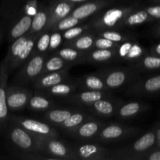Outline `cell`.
<instances>
[{
  "instance_id": "obj_1",
  "label": "cell",
  "mask_w": 160,
  "mask_h": 160,
  "mask_svg": "<svg viewBox=\"0 0 160 160\" xmlns=\"http://www.w3.org/2000/svg\"><path fill=\"white\" fill-rule=\"evenodd\" d=\"M4 132H6L8 144L17 152L24 155L40 153L36 136L19 125L9 122Z\"/></svg>"
},
{
  "instance_id": "obj_2",
  "label": "cell",
  "mask_w": 160,
  "mask_h": 160,
  "mask_svg": "<svg viewBox=\"0 0 160 160\" xmlns=\"http://www.w3.org/2000/svg\"><path fill=\"white\" fill-rule=\"evenodd\" d=\"M135 9L133 6H121L96 14L90 26L97 31L116 30L124 25L127 15Z\"/></svg>"
},
{
  "instance_id": "obj_3",
  "label": "cell",
  "mask_w": 160,
  "mask_h": 160,
  "mask_svg": "<svg viewBox=\"0 0 160 160\" xmlns=\"http://www.w3.org/2000/svg\"><path fill=\"white\" fill-rule=\"evenodd\" d=\"M46 53H34L22 65L13 78V83L19 85H27L33 83L42 73L44 64L48 57Z\"/></svg>"
},
{
  "instance_id": "obj_4",
  "label": "cell",
  "mask_w": 160,
  "mask_h": 160,
  "mask_svg": "<svg viewBox=\"0 0 160 160\" xmlns=\"http://www.w3.org/2000/svg\"><path fill=\"white\" fill-rule=\"evenodd\" d=\"M104 81L109 90L130 84L140 79L139 71L135 68H103L97 72Z\"/></svg>"
},
{
  "instance_id": "obj_5",
  "label": "cell",
  "mask_w": 160,
  "mask_h": 160,
  "mask_svg": "<svg viewBox=\"0 0 160 160\" xmlns=\"http://www.w3.org/2000/svg\"><path fill=\"white\" fill-rule=\"evenodd\" d=\"M41 153L51 156L53 159H78L74 148L54 137H38Z\"/></svg>"
},
{
  "instance_id": "obj_6",
  "label": "cell",
  "mask_w": 160,
  "mask_h": 160,
  "mask_svg": "<svg viewBox=\"0 0 160 160\" xmlns=\"http://www.w3.org/2000/svg\"><path fill=\"white\" fill-rule=\"evenodd\" d=\"M33 92L24 85L13 84L6 88V103L9 111H20L28 106Z\"/></svg>"
},
{
  "instance_id": "obj_7",
  "label": "cell",
  "mask_w": 160,
  "mask_h": 160,
  "mask_svg": "<svg viewBox=\"0 0 160 160\" xmlns=\"http://www.w3.org/2000/svg\"><path fill=\"white\" fill-rule=\"evenodd\" d=\"M9 122L19 125L29 133L38 137H54L58 138L57 131L50 125L29 118L24 117H9Z\"/></svg>"
},
{
  "instance_id": "obj_8",
  "label": "cell",
  "mask_w": 160,
  "mask_h": 160,
  "mask_svg": "<svg viewBox=\"0 0 160 160\" xmlns=\"http://www.w3.org/2000/svg\"><path fill=\"white\" fill-rule=\"evenodd\" d=\"M146 55V50L136 41L128 39L118 44L115 61H123L135 64Z\"/></svg>"
},
{
  "instance_id": "obj_9",
  "label": "cell",
  "mask_w": 160,
  "mask_h": 160,
  "mask_svg": "<svg viewBox=\"0 0 160 160\" xmlns=\"http://www.w3.org/2000/svg\"><path fill=\"white\" fill-rule=\"evenodd\" d=\"M160 92V74L145 80H137L130 84L126 94L130 95H152Z\"/></svg>"
},
{
  "instance_id": "obj_10",
  "label": "cell",
  "mask_w": 160,
  "mask_h": 160,
  "mask_svg": "<svg viewBox=\"0 0 160 160\" xmlns=\"http://www.w3.org/2000/svg\"><path fill=\"white\" fill-rule=\"evenodd\" d=\"M73 148L78 159L105 160L114 159V157L111 156V152L95 144L78 145Z\"/></svg>"
},
{
  "instance_id": "obj_11",
  "label": "cell",
  "mask_w": 160,
  "mask_h": 160,
  "mask_svg": "<svg viewBox=\"0 0 160 160\" xmlns=\"http://www.w3.org/2000/svg\"><path fill=\"white\" fill-rule=\"evenodd\" d=\"M76 4L63 1V0H53L49 4V22L45 31H50L53 27L59 20L70 15Z\"/></svg>"
},
{
  "instance_id": "obj_12",
  "label": "cell",
  "mask_w": 160,
  "mask_h": 160,
  "mask_svg": "<svg viewBox=\"0 0 160 160\" xmlns=\"http://www.w3.org/2000/svg\"><path fill=\"white\" fill-rule=\"evenodd\" d=\"M9 72L0 64V132H4L9 123V109L6 103V88Z\"/></svg>"
},
{
  "instance_id": "obj_13",
  "label": "cell",
  "mask_w": 160,
  "mask_h": 160,
  "mask_svg": "<svg viewBox=\"0 0 160 160\" xmlns=\"http://www.w3.org/2000/svg\"><path fill=\"white\" fill-rule=\"evenodd\" d=\"M136 132L135 128H128L122 125L111 124L104 126L97 135V138L103 142H115L131 136Z\"/></svg>"
},
{
  "instance_id": "obj_14",
  "label": "cell",
  "mask_w": 160,
  "mask_h": 160,
  "mask_svg": "<svg viewBox=\"0 0 160 160\" xmlns=\"http://www.w3.org/2000/svg\"><path fill=\"white\" fill-rule=\"evenodd\" d=\"M110 98L109 92L93 90H83V92L72 94L69 96L64 98V100L71 104L81 105L89 106L94 102L102 98Z\"/></svg>"
},
{
  "instance_id": "obj_15",
  "label": "cell",
  "mask_w": 160,
  "mask_h": 160,
  "mask_svg": "<svg viewBox=\"0 0 160 160\" xmlns=\"http://www.w3.org/2000/svg\"><path fill=\"white\" fill-rule=\"evenodd\" d=\"M69 69H64L59 71L51 72L42 74L32 83L35 88L38 91H43L48 88L68 81Z\"/></svg>"
},
{
  "instance_id": "obj_16",
  "label": "cell",
  "mask_w": 160,
  "mask_h": 160,
  "mask_svg": "<svg viewBox=\"0 0 160 160\" xmlns=\"http://www.w3.org/2000/svg\"><path fill=\"white\" fill-rule=\"evenodd\" d=\"M110 4V2L108 0H92L83 2L76 8L73 9L70 16L78 19V20H84L91 16L96 15L100 12L103 8L106 7Z\"/></svg>"
},
{
  "instance_id": "obj_17",
  "label": "cell",
  "mask_w": 160,
  "mask_h": 160,
  "mask_svg": "<svg viewBox=\"0 0 160 160\" xmlns=\"http://www.w3.org/2000/svg\"><path fill=\"white\" fill-rule=\"evenodd\" d=\"M33 17L28 14H22L9 23L7 33L8 42H12L29 31Z\"/></svg>"
},
{
  "instance_id": "obj_18",
  "label": "cell",
  "mask_w": 160,
  "mask_h": 160,
  "mask_svg": "<svg viewBox=\"0 0 160 160\" xmlns=\"http://www.w3.org/2000/svg\"><path fill=\"white\" fill-rule=\"evenodd\" d=\"M41 33L35 34H30L28 40L24 43V45L22 46L20 52L17 55V57L15 58L13 61L11 62L9 67H8V72L9 73H12L13 70H15L17 67H21L28 59H30L31 56L34 53L36 41H37L38 37L40 35Z\"/></svg>"
},
{
  "instance_id": "obj_19",
  "label": "cell",
  "mask_w": 160,
  "mask_h": 160,
  "mask_svg": "<svg viewBox=\"0 0 160 160\" xmlns=\"http://www.w3.org/2000/svg\"><path fill=\"white\" fill-rule=\"evenodd\" d=\"M103 127L102 122L90 118L69 133L77 138L89 139L97 136Z\"/></svg>"
},
{
  "instance_id": "obj_20",
  "label": "cell",
  "mask_w": 160,
  "mask_h": 160,
  "mask_svg": "<svg viewBox=\"0 0 160 160\" xmlns=\"http://www.w3.org/2000/svg\"><path fill=\"white\" fill-rule=\"evenodd\" d=\"M120 103L116 100H111V98H105L94 102L88 107L95 114L102 117H111L115 115Z\"/></svg>"
},
{
  "instance_id": "obj_21",
  "label": "cell",
  "mask_w": 160,
  "mask_h": 160,
  "mask_svg": "<svg viewBox=\"0 0 160 160\" xmlns=\"http://www.w3.org/2000/svg\"><path fill=\"white\" fill-rule=\"evenodd\" d=\"M97 34L90 31V29L83 33L76 38L69 42H66L64 46L72 47L76 48L79 51L87 52L93 48L94 42H95Z\"/></svg>"
},
{
  "instance_id": "obj_22",
  "label": "cell",
  "mask_w": 160,
  "mask_h": 160,
  "mask_svg": "<svg viewBox=\"0 0 160 160\" xmlns=\"http://www.w3.org/2000/svg\"><path fill=\"white\" fill-rule=\"evenodd\" d=\"M49 6H46L41 4L37 12L33 17L28 34H35L45 31L49 22Z\"/></svg>"
},
{
  "instance_id": "obj_23",
  "label": "cell",
  "mask_w": 160,
  "mask_h": 160,
  "mask_svg": "<svg viewBox=\"0 0 160 160\" xmlns=\"http://www.w3.org/2000/svg\"><path fill=\"white\" fill-rule=\"evenodd\" d=\"M115 48L101 49V48H93L87 52L85 58V62L91 63H108L115 61Z\"/></svg>"
},
{
  "instance_id": "obj_24",
  "label": "cell",
  "mask_w": 160,
  "mask_h": 160,
  "mask_svg": "<svg viewBox=\"0 0 160 160\" xmlns=\"http://www.w3.org/2000/svg\"><path fill=\"white\" fill-rule=\"evenodd\" d=\"M78 87L83 90H93L109 92L103 78L97 73L84 75L78 80Z\"/></svg>"
},
{
  "instance_id": "obj_25",
  "label": "cell",
  "mask_w": 160,
  "mask_h": 160,
  "mask_svg": "<svg viewBox=\"0 0 160 160\" xmlns=\"http://www.w3.org/2000/svg\"><path fill=\"white\" fill-rule=\"evenodd\" d=\"M78 87V81H72V80H68L64 82L60 83V84L53 85L52 87L48 88L41 92H44V93L47 95H53L56 97H61V98H66L72 94L75 93L77 88Z\"/></svg>"
},
{
  "instance_id": "obj_26",
  "label": "cell",
  "mask_w": 160,
  "mask_h": 160,
  "mask_svg": "<svg viewBox=\"0 0 160 160\" xmlns=\"http://www.w3.org/2000/svg\"><path fill=\"white\" fill-rule=\"evenodd\" d=\"M147 108L145 103L141 102H130L120 105L116 112L117 117L120 119H130L142 112Z\"/></svg>"
},
{
  "instance_id": "obj_27",
  "label": "cell",
  "mask_w": 160,
  "mask_h": 160,
  "mask_svg": "<svg viewBox=\"0 0 160 160\" xmlns=\"http://www.w3.org/2000/svg\"><path fill=\"white\" fill-rule=\"evenodd\" d=\"M54 105V102L51 98L42 94L40 91H39L38 93H33L27 106L32 111L43 112L53 108Z\"/></svg>"
},
{
  "instance_id": "obj_28",
  "label": "cell",
  "mask_w": 160,
  "mask_h": 160,
  "mask_svg": "<svg viewBox=\"0 0 160 160\" xmlns=\"http://www.w3.org/2000/svg\"><path fill=\"white\" fill-rule=\"evenodd\" d=\"M55 54L59 56L64 61L73 66L75 64L85 62L86 52L79 51L72 47L63 46L62 48L58 49Z\"/></svg>"
},
{
  "instance_id": "obj_29",
  "label": "cell",
  "mask_w": 160,
  "mask_h": 160,
  "mask_svg": "<svg viewBox=\"0 0 160 160\" xmlns=\"http://www.w3.org/2000/svg\"><path fill=\"white\" fill-rule=\"evenodd\" d=\"M156 132L151 131L144 134L136 141L128 151H132L136 154H141L150 149L156 143Z\"/></svg>"
},
{
  "instance_id": "obj_30",
  "label": "cell",
  "mask_w": 160,
  "mask_h": 160,
  "mask_svg": "<svg viewBox=\"0 0 160 160\" xmlns=\"http://www.w3.org/2000/svg\"><path fill=\"white\" fill-rule=\"evenodd\" d=\"M29 36L30 34H28V33H27L24 35L21 36V37L18 38H17L16 40H14L13 42H12V44H11L10 46L8 48L7 54H6L4 60L1 62V63L4 66V67L6 70H8V67H9L11 62L15 59V58L17 57V55L19 54L22 46L24 45V43L26 42V41L28 40Z\"/></svg>"
},
{
  "instance_id": "obj_31",
  "label": "cell",
  "mask_w": 160,
  "mask_h": 160,
  "mask_svg": "<svg viewBox=\"0 0 160 160\" xmlns=\"http://www.w3.org/2000/svg\"><path fill=\"white\" fill-rule=\"evenodd\" d=\"M75 112H76L75 109L72 110L69 109H52L51 108L45 112V119L58 128Z\"/></svg>"
},
{
  "instance_id": "obj_32",
  "label": "cell",
  "mask_w": 160,
  "mask_h": 160,
  "mask_svg": "<svg viewBox=\"0 0 160 160\" xmlns=\"http://www.w3.org/2000/svg\"><path fill=\"white\" fill-rule=\"evenodd\" d=\"M90 118H92V117H89V115H88L86 112L76 111L73 114H72L65 121L63 122L58 128L65 130L69 133L75 130L76 128H78L82 123H84L86 120Z\"/></svg>"
},
{
  "instance_id": "obj_33",
  "label": "cell",
  "mask_w": 160,
  "mask_h": 160,
  "mask_svg": "<svg viewBox=\"0 0 160 160\" xmlns=\"http://www.w3.org/2000/svg\"><path fill=\"white\" fill-rule=\"evenodd\" d=\"M72 67V65L64 61L62 58L60 57L56 54H54L50 57H47L45 64H44V68L42 74L59 71V70H64V69H69Z\"/></svg>"
},
{
  "instance_id": "obj_34",
  "label": "cell",
  "mask_w": 160,
  "mask_h": 160,
  "mask_svg": "<svg viewBox=\"0 0 160 160\" xmlns=\"http://www.w3.org/2000/svg\"><path fill=\"white\" fill-rule=\"evenodd\" d=\"M133 68L138 71L154 70L160 69V56L155 55H147L143 56L137 62L133 64Z\"/></svg>"
},
{
  "instance_id": "obj_35",
  "label": "cell",
  "mask_w": 160,
  "mask_h": 160,
  "mask_svg": "<svg viewBox=\"0 0 160 160\" xmlns=\"http://www.w3.org/2000/svg\"><path fill=\"white\" fill-rule=\"evenodd\" d=\"M151 17L148 15L147 11L144 9H140V10H133L127 15L125 18L124 25L127 26H136L146 23L150 20Z\"/></svg>"
},
{
  "instance_id": "obj_36",
  "label": "cell",
  "mask_w": 160,
  "mask_h": 160,
  "mask_svg": "<svg viewBox=\"0 0 160 160\" xmlns=\"http://www.w3.org/2000/svg\"><path fill=\"white\" fill-rule=\"evenodd\" d=\"M82 20H78V19L75 18V17H72V16H67V17H64V18L61 19V20L57 22L54 26L53 27V28L51 29L50 31H64L67 29H70V28H73V27L77 26L79 23H81Z\"/></svg>"
},
{
  "instance_id": "obj_37",
  "label": "cell",
  "mask_w": 160,
  "mask_h": 160,
  "mask_svg": "<svg viewBox=\"0 0 160 160\" xmlns=\"http://www.w3.org/2000/svg\"><path fill=\"white\" fill-rule=\"evenodd\" d=\"M50 31H43L38 37L34 49V53H46L48 52L50 45ZM33 53V54H34Z\"/></svg>"
},
{
  "instance_id": "obj_38",
  "label": "cell",
  "mask_w": 160,
  "mask_h": 160,
  "mask_svg": "<svg viewBox=\"0 0 160 160\" xmlns=\"http://www.w3.org/2000/svg\"><path fill=\"white\" fill-rule=\"evenodd\" d=\"M91 26L90 25H80V26H75L73 28H70V29H67L66 31H64V33L62 34L63 38L66 41V42H69V41H72L73 39L76 38L77 37L80 36L81 34H83V33L87 31L88 30L90 29Z\"/></svg>"
},
{
  "instance_id": "obj_39",
  "label": "cell",
  "mask_w": 160,
  "mask_h": 160,
  "mask_svg": "<svg viewBox=\"0 0 160 160\" xmlns=\"http://www.w3.org/2000/svg\"><path fill=\"white\" fill-rule=\"evenodd\" d=\"M97 35L101 36L107 39L116 42V43H121L125 40H128L130 38V36L125 35L122 33L116 31L115 30H105V31H100L97 33Z\"/></svg>"
},
{
  "instance_id": "obj_40",
  "label": "cell",
  "mask_w": 160,
  "mask_h": 160,
  "mask_svg": "<svg viewBox=\"0 0 160 160\" xmlns=\"http://www.w3.org/2000/svg\"><path fill=\"white\" fill-rule=\"evenodd\" d=\"M118 44L116 42L107 39L97 34L95 42H94L93 48H101V49H110V48H115Z\"/></svg>"
},
{
  "instance_id": "obj_41",
  "label": "cell",
  "mask_w": 160,
  "mask_h": 160,
  "mask_svg": "<svg viewBox=\"0 0 160 160\" xmlns=\"http://www.w3.org/2000/svg\"><path fill=\"white\" fill-rule=\"evenodd\" d=\"M63 36L60 33V31H53L52 34H50V45H49V52H53L57 50L61 47L63 43Z\"/></svg>"
},
{
  "instance_id": "obj_42",
  "label": "cell",
  "mask_w": 160,
  "mask_h": 160,
  "mask_svg": "<svg viewBox=\"0 0 160 160\" xmlns=\"http://www.w3.org/2000/svg\"><path fill=\"white\" fill-rule=\"evenodd\" d=\"M145 10L147 11L151 18L160 19V5L147 6L145 8Z\"/></svg>"
},
{
  "instance_id": "obj_43",
  "label": "cell",
  "mask_w": 160,
  "mask_h": 160,
  "mask_svg": "<svg viewBox=\"0 0 160 160\" xmlns=\"http://www.w3.org/2000/svg\"><path fill=\"white\" fill-rule=\"evenodd\" d=\"M141 159L148 160H160V150H156V151H153L150 153H147V155L144 157H141Z\"/></svg>"
},
{
  "instance_id": "obj_44",
  "label": "cell",
  "mask_w": 160,
  "mask_h": 160,
  "mask_svg": "<svg viewBox=\"0 0 160 160\" xmlns=\"http://www.w3.org/2000/svg\"><path fill=\"white\" fill-rule=\"evenodd\" d=\"M151 52H152V55L160 56V43L153 45L151 48Z\"/></svg>"
},
{
  "instance_id": "obj_45",
  "label": "cell",
  "mask_w": 160,
  "mask_h": 160,
  "mask_svg": "<svg viewBox=\"0 0 160 160\" xmlns=\"http://www.w3.org/2000/svg\"><path fill=\"white\" fill-rule=\"evenodd\" d=\"M63 1L68 2H71V3H74V4H78V3L85 2L89 1V0H63Z\"/></svg>"
},
{
  "instance_id": "obj_46",
  "label": "cell",
  "mask_w": 160,
  "mask_h": 160,
  "mask_svg": "<svg viewBox=\"0 0 160 160\" xmlns=\"http://www.w3.org/2000/svg\"><path fill=\"white\" fill-rule=\"evenodd\" d=\"M156 137H157L156 142H158V145H159V147H160V129H158V131H156Z\"/></svg>"
},
{
  "instance_id": "obj_47",
  "label": "cell",
  "mask_w": 160,
  "mask_h": 160,
  "mask_svg": "<svg viewBox=\"0 0 160 160\" xmlns=\"http://www.w3.org/2000/svg\"><path fill=\"white\" fill-rule=\"evenodd\" d=\"M155 31H156L157 34H158V35L160 37V23L158 25V26H157V28H155Z\"/></svg>"
},
{
  "instance_id": "obj_48",
  "label": "cell",
  "mask_w": 160,
  "mask_h": 160,
  "mask_svg": "<svg viewBox=\"0 0 160 160\" xmlns=\"http://www.w3.org/2000/svg\"><path fill=\"white\" fill-rule=\"evenodd\" d=\"M2 36H3V28H2V27H0V42H1Z\"/></svg>"
},
{
  "instance_id": "obj_49",
  "label": "cell",
  "mask_w": 160,
  "mask_h": 160,
  "mask_svg": "<svg viewBox=\"0 0 160 160\" xmlns=\"http://www.w3.org/2000/svg\"><path fill=\"white\" fill-rule=\"evenodd\" d=\"M157 1H158V2L160 3V0H157Z\"/></svg>"
}]
</instances>
